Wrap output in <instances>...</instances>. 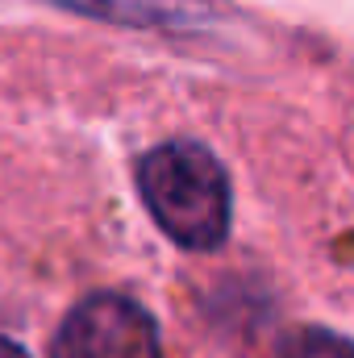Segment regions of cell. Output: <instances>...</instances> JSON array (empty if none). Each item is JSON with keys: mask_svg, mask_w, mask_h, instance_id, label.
Masks as SVG:
<instances>
[{"mask_svg": "<svg viewBox=\"0 0 354 358\" xmlns=\"http://www.w3.org/2000/svg\"><path fill=\"white\" fill-rule=\"evenodd\" d=\"M138 192L159 229L183 250H217L229 238V179L200 142H163L142 155Z\"/></svg>", "mask_w": 354, "mask_h": 358, "instance_id": "obj_1", "label": "cell"}, {"mask_svg": "<svg viewBox=\"0 0 354 358\" xmlns=\"http://www.w3.org/2000/svg\"><path fill=\"white\" fill-rule=\"evenodd\" d=\"M50 358H163L159 325L138 300L100 292L67 313Z\"/></svg>", "mask_w": 354, "mask_h": 358, "instance_id": "obj_2", "label": "cell"}, {"mask_svg": "<svg viewBox=\"0 0 354 358\" xmlns=\"http://www.w3.org/2000/svg\"><path fill=\"white\" fill-rule=\"evenodd\" d=\"M55 4L96 21L138 25V29H196L200 21H208L204 0H55Z\"/></svg>", "mask_w": 354, "mask_h": 358, "instance_id": "obj_3", "label": "cell"}, {"mask_svg": "<svg viewBox=\"0 0 354 358\" xmlns=\"http://www.w3.org/2000/svg\"><path fill=\"white\" fill-rule=\"evenodd\" d=\"M275 358H354V342L330 329H296L283 338Z\"/></svg>", "mask_w": 354, "mask_h": 358, "instance_id": "obj_4", "label": "cell"}, {"mask_svg": "<svg viewBox=\"0 0 354 358\" xmlns=\"http://www.w3.org/2000/svg\"><path fill=\"white\" fill-rule=\"evenodd\" d=\"M0 358H29V355H25L21 346H13L8 338H0Z\"/></svg>", "mask_w": 354, "mask_h": 358, "instance_id": "obj_5", "label": "cell"}]
</instances>
